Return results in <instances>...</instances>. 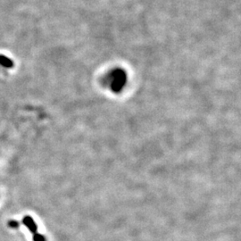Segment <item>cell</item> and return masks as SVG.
Wrapping results in <instances>:
<instances>
[{
	"mask_svg": "<svg viewBox=\"0 0 241 241\" xmlns=\"http://www.w3.org/2000/svg\"><path fill=\"white\" fill-rule=\"evenodd\" d=\"M8 225L12 228H18L19 227V223L16 221H10L8 223Z\"/></svg>",
	"mask_w": 241,
	"mask_h": 241,
	"instance_id": "5",
	"label": "cell"
},
{
	"mask_svg": "<svg viewBox=\"0 0 241 241\" xmlns=\"http://www.w3.org/2000/svg\"><path fill=\"white\" fill-rule=\"evenodd\" d=\"M33 241H47V239L42 234L37 232L36 234L33 235Z\"/></svg>",
	"mask_w": 241,
	"mask_h": 241,
	"instance_id": "4",
	"label": "cell"
},
{
	"mask_svg": "<svg viewBox=\"0 0 241 241\" xmlns=\"http://www.w3.org/2000/svg\"><path fill=\"white\" fill-rule=\"evenodd\" d=\"M0 65L5 68H13L14 67V62L9 57L0 55Z\"/></svg>",
	"mask_w": 241,
	"mask_h": 241,
	"instance_id": "3",
	"label": "cell"
},
{
	"mask_svg": "<svg viewBox=\"0 0 241 241\" xmlns=\"http://www.w3.org/2000/svg\"><path fill=\"white\" fill-rule=\"evenodd\" d=\"M127 83V73L122 68H114L104 79V84L114 93H120Z\"/></svg>",
	"mask_w": 241,
	"mask_h": 241,
	"instance_id": "1",
	"label": "cell"
},
{
	"mask_svg": "<svg viewBox=\"0 0 241 241\" xmlns=\"http://www.w3.org/2000/svg\"><path fill=\"white\" fill-rule=\"evenodd\" d=\"M23 223L29 229V230L34 235L38 232V226L35 223L34 220L32 219V217L31 216H25L23 219Z\"/></svg>",
	"mask_w": 241,
	"mask_h": 241,
	"instance_id": "2",
	"label": "cell"
}]
</instances>
